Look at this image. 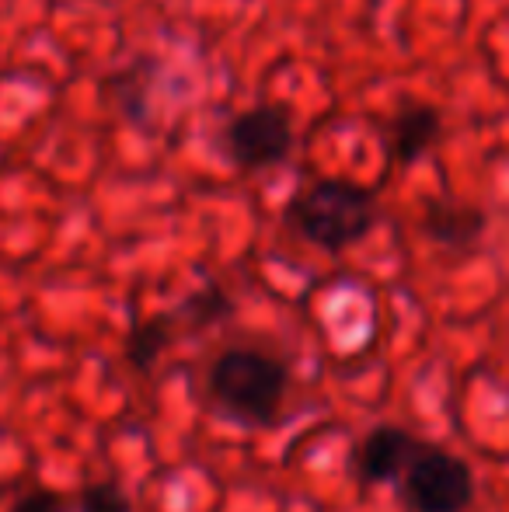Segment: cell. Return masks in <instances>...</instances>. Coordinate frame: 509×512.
I'll return each mask as SVG.
<instances>
[{"label":"cell","instance_id":"cell-1","mask_svg":"<svg viewBox=\"0 0 509 512\" xmlns=\"http://www.w3.org/2000/svg\"><path fill=\"white\" fill-rule=\"evenodd\" d=\"M381 220L374 189L349 178H318L283 206V227L325 255H342L374 234Z\"/></svg>","mask_w":509,"mask_h":512},{"label":"cell","instance_id":"cell-3","mask_svg":"<svg viewBox=\"0 0 509 512\" xmlns=\"http://www.w3.org/2000/svg\"><path fill=\"white\" fill-rule=\"evenodd\" d=\"M394 485L405 512H468L475 502V471L429 439H422Z\"/></svg>","mask_w":509,"mask_h":512},{"label":"cell","instance_id":"cell-10","mask_svg":"<svg viewBox=\"0 0 509 512\" xmlns=\"http://www.w3.org/2000/svg\"><path fill=\"white\" fill-rule=\"evenodd\" d=\"M189 310H192V321H196L199 328H206V324L217 321V317L224 314L227 300H224V293H220V290H206V293H199V297L192 300Z\"/></svg>","mask_w":509,"mask_h":512},{"label":"cell","instance_id":"cell-4","mask_svg":"<svg viewBox=\"0 0 509 512\" xmlns=\"http://www.w3.org/2000/svg\"><path fill=\"white\" fill-rule=\"evenodd\" d=\"M293 119L283 105L258 102L234 115L220 133L224 157L241 171V175H258V171L279 168L293 154Z\"/></svg>","mask_w":509,"mask_h":512},{"label":"cell","instance_id":"cell-9","mask_svg":"<svg viewBox=\"0 0 509 512\" xmlns=\"http://www.w3.org/2000/svg\"><path fill=\"white\" fill-rule=\"evenodd\" d=\"M81 512H133V502L119 481H91L81 488Z\"/></svg>","mask_w":509,"mask_h":512},{"label":"cell","instance_id":"cell-11","mask_svg":"<svg viewBox=\"0 0 509 512\" xmlns=\"http://www.w3.org/2000/svg\"><path fill=\"white\" fill-rule=\"evenodd\" d=\"M11 512H67V502H63L56 492H46V488H39V492H25V495H21V499L11 506Z\"/></svg>","mask_w":509,"mask_h":512},{"label":"cell","instance_id":"cell-2","mask_svg":"<svg viewBox=\"0 0 509 512\" xmlns=\"http://www.w3.org/2000/svg\"><path fill=\"white\" fill-rule=\"evenodd\" d=\"M206 391L227 422L241 429H269L283 411L290 370L283 366V359L262 349L231 345L210 363Z\"/></svg>","mask_w":509,"mask_h":512},{"label":"cell","instance_id":"cell-8","mask_svg":"<svg viewBox=\"0 0 509 512\" xmlns=\"http://www.w3.org/2000/svg\"><path fill=\"white\" fill-rule=\"evenodd\" d=\"M171 314H157V317H147V321H136L133 331L126 338V363L133 366L136 373L147 377L150 370L157 366V359L164 356L171 342Z\"/></svg>","mask_w":509,"mask_h":512},{"label":"cell","instance_id":"cell-7","mask_svg":"<svg viewBox=\"0 0 509 512\" xmlns=\"http://www.w3.org/2000/svg\"><path fill=\"white\" fill-rule=\"evenodd\" d=\"M485 227L489 213L464 199H429L419 220L422 234L447 251H471L485 237Z\"/></svg>","mask_w":509,"mask_h":512},{"label":"cell","instance_id":"cell-6","mask_svg":"<svg viewBox=\"0 0 509 512\" xmlns=\"http://www.w3.org/2000/svg\"><path fill=\"white\" fill-rule=\"evenodd\" d=\"M443 136V112L429 102H408L391 115L387 126V164L398 171L412 168Z\"/></svg>","mask_w":509,"mask_h":512},{"label":"cell","instance_id":"cell-5","mask_svg":"<svg viewBox=\"0 0 509 512\" xmlns=\"http://www.w3.org/2000/svg\"><path fill=\"white\" fill-rule=\"evenodd\" d=\"M422 439L412 429L398 422H377L360 436L353 450V471L363 488H381L394 485L401 471L408 467L412 453L419 450Z\"/></svg>","mask_w":509,"mask_h":512}]
</instances>
